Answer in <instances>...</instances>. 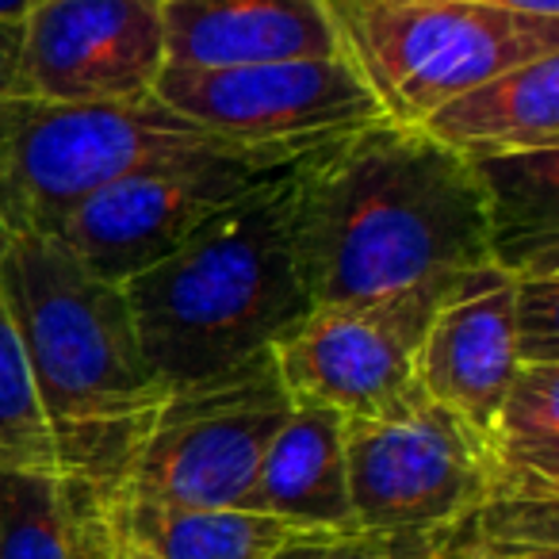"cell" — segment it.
<instances>
[{
	"label": "cell",
	"mask_w": 559,
	"mask_h": 559,
	"mask_svg": "<svg viewBox=\"0 0 559 559\" xmlns=\"http://www.w3.org/2000/svg\"><path fill=\"white\" fill-rule=\"evenodd\" d=\"M296 241L314 307L395 296L490 261L487 192L464 154L383 116L304 157Z\"/></svg>",
	"instance_id": "cell-1"
},
{
	"label": "cell",
	"mask_w": 559,
	"mask_h": 559,
	"mask_svg": "<svg viewBox=\"0 0 559 559\" xmlns=\"http://www.w3.org/2000/svg\"><path fill=\"white\" fill-rule=\"evenodd\" d=\"M0 292L58 472L116 498L169 399L146 365L123 288L88 272L50 234H4Z\"/></svg>",
	"instance_id": "cell-2"
},
{
	"label": "cell",
	"mask_w": 559,
	"mask_h": 559,
	"mask_svg": "<svg viewBox=\"0 0 559 559\" xmlns=\"http://www.w3.org/2000/svg\"><path fill=\"white\" fill-rule=\"evenodd\" d=\"M264 177L177 253L123 284L146 365L177 391L276 349L311 314L296 241V173Z\"/></svg>",
	"instance_id": "cell-3"
},
{
	"label": "cell",
	"mask_w": 559,
	"mask_h": 559,
	"mask_svg": "<svg viewBox=\"0 0 559 559\" xmlns=\"http://www.w3.org/2000/svg\"><path fill=\"white\" fill-rule=\"evenodd\" d=\"M380 111L421 127L460 93L536 58L559 55V20L460 0H322Z\"/></svg>",
	"instance_id": "cell-4"
},
{
	"label": "cell",
	"mask_w": 559,
	"mask_h": 559,
	"mask_svg": "<svg viewBox=\"0 0 559 559\" xmlns=\"http://www.w3.org/2000/svg\"><path fill=\"white\" fill-rule=\"evenodd\" d=\"M215 142L230 139L203 131L154 93L111 104H32L0 154V230L55 234L111 180Z\"/></svg>",
	"instance_id": "cell-5"
},
{
	"label": "cell",
	"mask_w": 559,
	"mask_h": 559,
	"mask_svg": "<svg viewBox=\"0 0 559 559\" xmlns=\"http://www.w3.org/2000/svg\"><path fill=\"white\" fill-rule=\"evenodd\" d=\"M299 157L307 154L241 142L162 157L88 195L50 238L62 241L88 272L123 288L131 276L177 253L200 226L253 192L264 177L288 169Z\"/></svg>",
	"instance_id": "cell-6"
},
{
	"label": "cell",
	"mask_w": 559,
	"mask_h": 559,
	"mask_svg": "<svg viewBox=\"0 0 559 559\" xmlns=\"http://www.w3.org/2000/svg\"><path fill=\"white\" fill-rule=\"evenodd\" d=\"M292 406L272 349L169 391L116 498L238 510Z\"/></svg>",
	"instance_id": "cell-7"
},
{
	"label": "cell",
	"mask_w": 559,
	"mask_h": 559,
	"mask_svg": "<svg viewBox=\"0 0 559 559\" xmlns=\"http://www.w3.org/2000/svg\"><path fill=\"white\" fill-rule=\"evenodd\" d=\"M345 479L357 528L437 533L495 490L487 437L414 391L380 418H345Z\"/></svg>",
	"instance_id": "cell-8"
},
{
	"label": "cell",
	"mask_w": 559,
	"mask_h": 559,
	"mask_svg": "<svg viewBox=\"0 0 559 559\" xmlns=\"http://www.w3.org/2000/svg\"><path fill=\"white\" fill-rule=\"evenodd\" d=\"M154 96L218 139L311 154L383 119L345 55L234 70H162Z\"/></svg>",
	"instance_id": "cell-9"
},
{
	"label": "cell",
	"mask_w": 559,
	"mask_h": 559,
	"mask_svg": "<svg viewBox=\"0 0 559 559\" xmlns=\"http://www.w3.org/2000/svg\"><path fill=\"white\" fill-rule=\"evenodd\" d=\"M441 284H421L365 304L311 307L304 322L276 345L284 388L296 403H319L345 418H380L418 391V353Z\"/></svg>",
	"instance_id": "cell-10"
},
{
	"label": "cell",
	"mask_w": 559,
	"mask_h": 559,
	"mask_svg": "<svg viewBox=\"0 0 559 559\" xmlns=\"http://www.w3.org/2000/svg\"><path fill=\"white\" fill-rule=\"evenodd\" d=\"M162 70V0H39L24 20L20 93L35 104L142 100Z\"/></svg>",
	"instance_id": "cell-11"
},
{
	"label": "cell",
	"mask_w": 559,
	"mask_h": 559,
	"mask_svg": "<svg viewBox=\"0 0 559 559\" xmlns=\"http://www.w3.org/2000/svg\"><path fill=\"white\" fill-rule=\"evenodd\" d=\"M518 360L513 272L487 261L444 288L418 353V388L490 437Z\"/></svg>",
	"instance_id": "cell-12"
},
{
	"label": "cell",
	"mask_w": 559,
	"mask_h": 559,
	"mask_svg": "<svg viewBox=\"0 0 559 559\" xmlns=\"http://www.w3.org/2000/svg\"><path fill=\"white\" fill-rule=\"evenodd\" d=\"M165 70L337 58L342 43L322 0H162Z\"/></svg>",
	"instance_id": "cell-13"
},
{
	"label": "cell",
	"mask_w": 559,
	"mask_h": 559,
	"mask_svg": "<svg viewBox=\"0 0 559 559\" xmlns=\"http://www.w3.org/2000/svg\"><path fill=\"white\" fill-rule=\"evenodd\" d=\"M238 510L296 528H357L345 479V414L296 403L276 429Z\"/></svg>",
	"instance_id": "cell-14"
},
{
	"label": "cell",
	"mask_w": 559,
	"mask_h": 559,
	"mask_svg": "<svg viewBox=\"0 0 559 559\" xmlns=\"http://www.w3.org/2000/svg\"><path fill=\"white\" fill-rule=\"evenodd\" d=\"M421 127L467 162L559 150V55L513 66L467 88Z\"/></svg>",
	"instance_id": "cell-15"
},
{
	"label": "cell",
	"mask_w": 559,
	"mask_h": 559,
	"mask_svg": "<svg viewBox=\"0 0 559 559\" xmlns=\"http://www.w3.org/2000/svg\"><path fill=\"white\" fill-rule=\"evenodd\" d=\"M0 559H119L104 495L62 472L0 467Z\"/></svg>",
	"instance_id": "cell-16"
},
{
	"label": "cell",
	"mask_w": 559,
	"mask_h": 559,
	"mask_svg": "<svg viewBox=\"0 0 559 559\" xmlns=\"http://www.w3.org/2000/svg\"><path fill=\"white\" fill-rule=\"evenodd\" d=\"M116 548L150 559H269L304 528L234 506H169L104 498Z\"/></svg>",
	"instance_id": "cell-17"
},
{
	"label": "cell",
	"mask_w": 559,
	"mask_h": 559,
	"mask_svg": "<svg viewBox=\"0 0 559 559\" xmlns=\"http://www.w3.org/2000/svg\"><path fill=\"white\" fill-rule=\"evenodd\" d=\"M487 192L490 261L506 272L559 269V150L472 162Z\"/></svg>",
	"instance_id": "cell-18"
},
{
	"label": "cell",
	"mask_w": 559,
	"mask_h": 559,
	"mask_svg": "<svg viewBox=\"0 0 559 559\" xmlns=\"http://www.w3.org/2000/svg\"><path fill=\"white\" fill-rule=\"evenodd\" d=\"M495 490L559 498V365H521L490 426Z\"/></svg>",
	"instance_id": "cell-19"
},
{
	"label": "cell",
	"mask_w": 559,
	"mask_h": 559,
	"mask_svg": "<svg viewBox=\"0 0 559 559\" xmlns=\"http://www.w3.org/2000/svg\"><path fill=\"white\" fill-rule=\"evenodd\" d=\"M0 241H4V230H0ZM0 467L58 472L55 441L43 421L20 330L4 304V292H0Z\"/></svg>",
	"instance_id": "cell-20"
},
{
	"label": "cell",
	"mask_w": 559,
	"mask_h": 559,
	"mask_svg": "<svg viewBox=\"0 0 559 559\" xmlns=\"http://www.w3.org/2000/svg\"><path fill=\"white\" fill-rule=\"evenodd\" d=\"M437 533H372V528H304L269 559H441Z\"/></svg>",
	"instance_id": "cell-21"
},
{
	"label": "cell",
	"mask_w": 559,
	"mask_h": 559,
	"mask_svg": "<svg viewBox=\"0 0 559 559\" xmlns=\"http://www.w3.org/2000/svg\"><path fill=\"white\" fill-rule=\"evenodd\" d=\"M513 326L521 365H559V269L513 276Z\"/></svg>",
	"instance_id": "cell-22"
},
{
	"label": "cell",
	"mask_w": 559,
	"mask_h": 559,
	"mask_svg": "<svg viewBox=\"0 0 559 559\" xmlns=\"http://www.w3.org/2000/svg\"><path fill=\"white\" fill-rule=\"evenodd\" d=\"M20 47H24V24H0V154L24 111L35 104L20 93Z\"/></svg>",
	"instance_id": "cell-23"
},
{
	"label": "cell",
	"mask_w": 559,
	"mask_h": 559,
	"mask_svg": "<svg viewBox=\"0 0 559 559\" xmlns=\"http://www.w3.org/2000/svg\"><path fill=\"white\" fill-rule=\"evenodd\" d=\"M460 4H479V9L518 12V16L559 20V0H460Z\"/></svg>",
	"instance_id": "cell-24"
},
{
	"label": "cell",
	"mask_w": 559,
	"mask_h": 559,
	"mask_svg": "<svg viewBox=\"0 0 559 559\" xmlns=\"http://www.w3.org/2000/svg\"><path fill=\"white\" fill-rule=\"evenodd\" d=\"M35 9L39 0H0V24H24Z\"/></svg>",
	"instance_id": "cell-25"
},
{
	"label": "cell",
	"mask_w": 559,
	"mask_h": 559,
	"mask_svg": "<svg viewBox=\"0 0 559 559\" xmlns=\"http://www.w3.org/2000/svg\"><path fill=\"white\" fill-rule=\"evenodd\" d=\"M479 559H559V548H510V551H490Z\"/></svg>",
	"instance_id": "cell-26"
},
{
	"label": "cell",
	"mask_w": 559,
	"mask_h": 559,
	"mask_svg": "<svg viewBox=\"0 0 559 559\" xmlns=\"http://www.w3.org/2000/svg\"><path fill=\"white\" fill-rule=\"evenodd\" d=\"M119 559H150V556H142V551H131V548H119Z\"/></svg>",
	"instance_id": "cell-27"
}]
</instances>
